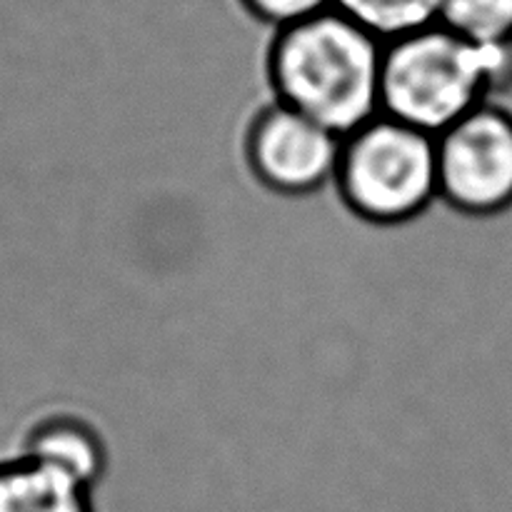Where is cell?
<instances>
[{
	"label": "cell",
	"instance_id": "obj_4",
	"mask_svg": "<svg viewBox=\"0 0 512 512\" xmlns=\"http://www.w3.org/2000/svg\"><path fill=\"white\" fill-rule=\"evenodd\" d=\"M440 200L470 218L512 208V110L500 100L478 108L438 135Z\"/></svg>",
	"mask_w": 512,
	"mask_h": 512
},
{
	"label": "cell",
	"instance_id": "obj_3",
	"mask_svg": "<svg viewBox=\"0 0 512 512\" xmlns=\"http://www.w3.org/2000/svg\"><path fill=\"white\" fill-rule=\"evenodd\" d=\"M333 185L345 208L365 223H410L440 200L438 138L375 115L343 138Z\"/></svg>",
	"mask_w": 512,
	"mask_h": 512
},
{
	"label": "cell",
	"instance_id": "obj_7",
	"mask_svg": "<svg viewBox=\"0 0 512 512\" xmlns=\"http://www.w3.org/2000/svg\"><path fill=\"white\" fill-rule=\"evenodd\" d=\"M0 512H95L93 490L13 453L0 460Z\"/></svg>",
	"mask_w": 512,
	"mask_h": 512
},
{
	"label": "cell",
	"instance_id": "obj_10",
	"mask_svg": "<svg viewBox=\"0 0 512 512\" xmlns=\"http://www.w3.org/2000/svg\"><path fill=\"white\" fill-rule=\"evenodd\" d=\"M245 10L260 20L263 25L275 30H283L288 25L303 23L313 15L325 13L333 8V0H240Z\"/></svg>",
	"mask_w": 512,
	"mask_h": 512
},
{
	"label": "cell",
	"instance_id": "obj_6",
	"mask_svg": "<svg viewBox=\"0 0 512 512\" xmlns=\"http://www.w3.org/2000/svg\"><path fill=\"white\" fill-rule=\"evenodd\" d=\"M15 455L58 470L88 490L98 488L110 465L98 425L75 410H50L35 418L20 435Z\"/></svg>",
	"mask_w": 512,
	"mask_h": 512
},
{
	"label": "cell",
	"instance_id": "obj_8",
	"mask_svg": "<svg viewBox=\"0 0 512 512\" xmlns=\"http://www.w3.org/2000/svg\"><path fill=\"white\" fill-rule=\"evenodd\" d=\"M333 8L383 43L440 20V0H333Z\"/></svg>",
	"mask_w": 512,
	"mask_h": 512
},
{
	"label": "cell",
	"instance_id": "obj_5",
	"mask_svg": "<svg viewBox=\"0 0 512 512\" xmlns=\"http://www.w3.org/2000/svg\"><path fill=\"white\" fill-rule=\"evenodd\" d=\"M340 148V135L278 100L250 118L243 138L253 178L285 198H305L333 183Z\"/></svg>",
	"mask_w": 512,
	"mask_h": 512
},
{
	"label": "cell",
	"instance_id": "obj_9",
	"mask_svg": "<svg viewBox=\"0 0 512 512\" xmlns=\"http://www.w3.org/2000/svg\"><path fill=\"white\" fill-rule=\"evenodd\" d=\"M438 23L470 43H512V0H440Z\"/></svg>",
	"mask_w": 512,
	"mask_h": 512
},
{
	"label": "cell",
	"instance_id": "obj_2",
	"mask_svg": "<svg viewBox=\"0 0 512 512\" xmlns=\"http://www.w3.org/2000/svg\"><path fill=\"white\" fill-rule=\"evenodd\" d=\"M508 90L512 43H470L443 23L385 43L380 113L435 138Z\"/></svg>",
	"mask_w": 512,
	"mask_h": 512
},
{
	"label": "cell",
	"instance_id": "obj_1",
	"mask_svg": "<svg viewBox=\"0 0 512 512\" xmlns=\"http://www.w3.org/2000/svg\"><path fill=\"white\" fill-rule=\"evenodd\" d=\"M385 43L330 8L275 30L268 45L273 100L345 138L380 115Z\"/></svg>",
	"mask_w": 512,
	"mask_h": 512
}]
</instances>
